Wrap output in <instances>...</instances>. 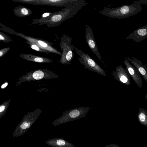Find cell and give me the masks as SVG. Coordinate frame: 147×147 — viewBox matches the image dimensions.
Wrapping results in <instances>:
<instances>
[{"mask_svg":"<svg viewBox=\"0 0 147 147\" xmlns=\"http://www.w3.org/2000/svg\"><path fill=\"white\" fill-rule=\"evenodd\" d=\"M86 3L85 0H74L64 8L53 12L49 16L33 19L30 24H46L50 28L58 26L63 21L73 17Z\"/></svg>","mask_w":147,"mask_h":147,"instance_id":"cell-1","label":"cell"},{"mask_svg":"<svg viewBox=\"0 0 147 147\" xmlns=\"http://www.w3.org/2000/svg\"><path fill=\"white\" fill-rule=\"evenodd\" d=\"M142 9V7L140 5L133 3L123 5L115 8L104 7L100 13L111 18L123 19L136 14Z\"/></svg>","mask_w":147,"mask_h":147,"instance_id":"cell-2","label":"cell"},{"mask_svg":"<svg viewBox=\"0 0 147 147\" xmlns=\"http://www.w3.org/2000/svg\"><path fill=\"white\" fill-rule=\"evenodd\" d=\"M0 26L1 30L20 37L26 40V41L37 45L49 53H53L61 56L62 55V53L53 46V43L50 42L41 38L27 36L22 33L16 32L13 29L5 26L1 23H0Z\"/></svg>","mask_w":147,"mask_h":147,"instance_id":"cell-3","label":"cell"},{"mask_svg":"<svg viewBox=\"0 0 147 147\" xmlns=\"http://www.w3.org/2000/svg\"><path fill=\"white\" fill-rule=\"evenodd\" d=\"M41 112V109L39 108L28 112L16 127L12 136L18 137L25 133L34 123Z\"/></svg>","mask_w":147,"mask_h":147,"instance_id":"cell-4","label":"cell"},{"mask_svg":"<svg viewBox=\"0 0 147 147\" xmlns=\"http://www.w3.org/2000/svg\"><path fill=\"white\" fill-rule=\"evenodd\" d=\"M89 109L88 107L82 106L69 110L64 112L61 116L51 123V124L55 126L84 117Z\"/></svg>","mask_w":147,"mask_h":147,"instance_id":"cell-5","label":"cell"},{"mask_svg":"<svg viewBox=\"0 0 147 147\" xmlns=\"http://www.w3.org/2000/svg\"><path fill=\"white\" fill-rule=\"evenodd\" d=\"M58 78V76L51 71L45 69H36L28 72L21 76L17 83V85L24 82Z\"/></svg>","mask_w":147,"mask_h":147,"instance_id":"cell-6","label":"cell"},{"mask_svg":"<svg viewBox=\"0 0 147 147\" xmlns=\"http://www.w3.org/2000/svg\"><path fill=\"white\" fill-rule=\"evenodd\" d=\"M72 38L65 34L61 35L60 47L62 52L61 58L59 61L60 63L64 65H70L74 57L73 51L75 50L71 44Z\"/></svg>","mask_w":147,"mask_h":147,"instance_id":"cell-7","label":"cell"},{"mask_svg":"<svg viewBox=\"0 0 147 147\" xmlns=\"http://www.w3.org/2000/svg\"><path fill=\"white\" fill-rule=\"evenodd\" d=\"M73 47L80 56V57H78L77 59L80 63L84 66L85 68L104 76H106L107 74L105 71L88 55L85 53L74 46Z\"/></svg>","mask_w":147,"mask_h":147,"instance_id":"cell-8","label":"cell"},{"mask_svg":"<svg viewBox=\"0 0 147 147\" xmlns=\"http://www.w3.org/2000/svg\"><path fill=\"white\" fill-rule=\"evenodd\" d=\"M15 2L34 5L64 7L69 5L74 0H12Z\"/></svg>","mask_w":147,"mask_h":147,"instance_id":"cell-9","label":"cell"},{"mask_svg":"<svg viewBox=\"0 0 147 147\" xmlns=\"http://www.w3.org/2000/svg\"><path fill=\"white\" fill-rule=\"evenodd\" d=\"M85 38L86 42L92 51L97 57L106 66L105 62L102 60L95 40L93 32L91 28L86 25L85 27Z\"/></svg>","mask_w":147,"mask_h":147,"instance_id":"cell-10","label":"cell"},{"mask_svg":"<svg viewBox=\"0 0 147 147\" xmlns=\"http://www.w3.org/2000/svg\"><path fill=\"white\" fill-rule=\"evenodd\" d=\"M112 75L116 80L128 86H130L131 76L127 69L122 65L117 66L115 71L112 72Z\"/></svg>","mask_w":147,"mask_h":147,"instance_id":"cell-11","label":"cell"},{"mask_svg":"<svg viewBox=\"0 0 147 147\" xmlns=\"http://www.w3.org/2000/svg\"><path fill=\"white\" fill-rule=\"evenodd\" d=\"M124 62L126 68L128 71L133 80L139 87L141 88L142 86L143 81L140 76V73L135 67L131 64L126 58L125 59Z\"/></svg>","mask_w":147,"mask_h":147,"instance_id":"cell-12","label":"cell"},{"mask_svg":"<svg viewBox=\"0 0 147 147\" xmlns=\"http://www.w3.org/2000/svg\"><path fill=\"white\" fill-rule=\"evenodd\" d=\"M147 38V25L140 27L129 34L126 39H132L139 42Z\"/></svg>","mask_w":147,"mask_h":147,"instance_id":"cell-13","label":"cell"},{"mask_svg":"<svg viewBox=\"0 0 147 147\" xmlns=\"http://www.w3.org/2000/svg\"><path fill=\"white\" fill-rule=\"evenodd\" d=\"M47 145L52 147H76L63 138H55L50 139L45 142Z\"/></svg>","mask_w":147,"mask_h":147,"instance_id":"cell-14","label":"cell"},{"mask_svg":"<svg viewBox=\"0 0 147 147\" xmlns=\"http://www.w3.org/2000/svg\"><path fill=\"white\" fill-rule=\"evenodd\" d=\"M126 58L134 66L147 82V69L145 65H143L140 60L136 58L127 57Z\"/></svg>","mask_w":147,"mask_h":147,"instance_id":"cell-15","label":"cell"},{"mask_svg":"<svg viewBox=\"0 0 147 147\" xmlns=\"http://www.w3.org/2000/svg\"><path fill=\"white\" fill-rule=\"evenodd\" d=\"M20 56L23 59L37 63H49L53 61L49 58L38 56L31 54H21L20 55Z\"/></svg>","mask_w":147,"mask_h":147,"instance_id":"cell-16","label":"cell"},{"mask_svg":"<svg viewBox=\"0 0 147 147\" xmlns=\"http://www.w3.org/2000/svg\"><path fill=\"white\" fill-rule=\"evenodd\" d=\"M15 16L20 17L28 16L32 13L31 10L26 7L18 6L13 9Z\"/></svg>","mask_w":147,"mask_h":147,"instance_id":"cell-17","label":"cell"},{"mask_svg":"<svg viewBox=\"0 0 147 147\" xmlns=\"http://www.w3.org/2000/svg\"><path fill=\"white\" fill-rule=\"evenodd\" d=\"M138 118L140 123L145 126H147V111L144 109L139 108Z\"/></svg>","mask_w":147,"mask_h":147,"instance_id":"cell-18","label":"cell"},{"mask_svg":"<svg viewBox=\"0 0 147 147\" xmlns=\"http://www.w3.org/2000/svg\"><path fill=\"white\" fill-rule=\"evenodd\" d=\"M10 100L6 101L0 105V118L5 114L10 103Z\"/></svg>","mask_w":147,"mask_h":147,"instance_id":"cell-19","label":"cell"},{"mask_svg":"<svg viewBox=\"0 0 147 147\" xmlns=\"http://www.w3.org/2000/svg\"><path fill=\"white\" fill-rule=\"evenodd\" d=\"M26 43L30 46V47L32 49L38 51L41 53H45L48 54L50 53L47 51L42 49L40 47L32 43L27 41H26Z\"/></svg>","mask_w":147,"mask_h":147,"instance_id":"cell-20","label":"cell"},{"mask_svg":"<svg viewBox=\"0 0 147 147\" xmlns=\"http://www.w3.org/2000/svg\"><path fill=\"white\" fill-rule=\"evenodd\" d=\"M0 40L1 41L5 43L12 41L9 36L1 32H0Z\"/></svg>","mask_w":147,"mask_h":147,"instance_id":"cell-21","label":"cell"},{"mask_svg":"<svg viewBox=\"0 0 147 147\" xmlns=\"http://www.w3.org/2000/svg\"><path fill=\"white\" fill-rule=\"evenodd\" d=\"M10 49V47L5 48L0 50V57L4 56L8 51Z\"/></svg>","mask_w":147,"mask_h":147,"instance_id":"cell-22","label":"cell"},{"mask_svg":"<svg viewBox=\"0 0 147 147\" xmlns=\"http://www.w3.org/2000/svg\"><path fill=\"white\" fill-rule=\"evenodd\" d=\"M53 12L45 13H43L41 16V18H44L49 16L52 15Z\"/></svg>","mask_w":147,"mask_h":147,"instance_id":"cell-23","label":"cell"},{"mask_svg":"<svg viewBox=\"0 0 147 147\" xmlns=\"http://www.w3.org/2000/svg\"><path fill=\"white\" fill-rule=\"evenodd\" d=\"M105 147H119V146L117 144H108Z\"/></svg>","mask_w":147,"mask_h":147,"instance_id":"cell-24","label":"cell"},{"mask_svg":"<svg viewBox=\"0 0 147 147\" xmlns=\"http://www.w3.org/2000/svg\"><path fill=\"white\" fill-rule=\"evenodd\" d=\"M7 82H6L5 83V84H3L1 86V88H5V87L7 85Z\"/></svg>","mask_w":147,"mask_h":147,"instance_id":"cell-25","label":"cell"},{"mask_svg":"<svg viewBox=\"0 0 147 147\" xmlns=\"http://www.w3.org/2000/svg\"><path fill=\"white\" fill-rule=\"evenodd\" d=\"M145 98L146 99H147V93L145 96Z\"/></svg>","mask_w":147,"mask_h":147,"instance_id":"cell-26","label":"cell"}]
</instances>
